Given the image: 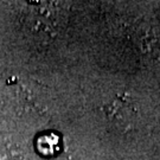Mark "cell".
<instances>
[{"mask_svg": "<svg viewBox=\"0 0 160 160\" xmlns=\"http://www.w3.org/2000/svg\"><path fill=\"white\" fill-rule=\"evenodd\" d=\"M109 114L118 125L128 126L129 123H134V121L137 119V104L131 98L120 97L115 100L114 103L112 104V107L109 109Z\"/></svg>", "mask_w": 160, "mask_h": 160, "instance_id": "obj_1", "label": "cell"}]
</instances>
